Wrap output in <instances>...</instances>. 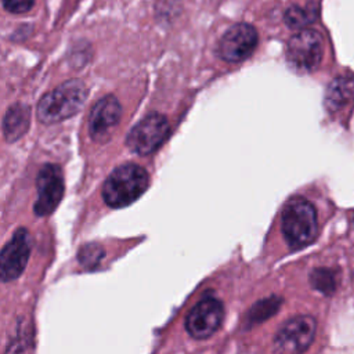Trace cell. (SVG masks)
Returning <instances> with one entry per match:
<instances>
[{"instance_id":"13","label":"cell","mask_w":354,"mask_h":354,"mask_svg":"<svg viewBox=\"0 0 354 354\" xmlns=\"http://www.w3.org/2000/svg\"><path fill=\"white\" fill-rule=\"evenodd\" d=\"M354 98V76L342 75L335 77L326 88L325 105L330 112H335L347 105Z\"/></svg>"},{"instance_id":"10","label":"cell","mask_w":354,"mask_h":354,"mask_svg":"<svg viewBox=\"0 0 354 354\" xmlns=\"http://www.w3.org/2000/svg\"><path fill=\"white\" fill-rule=\"evenodd\" d=\"M30 242L28 230L18 228L1 249L0 275L4 282L18 278L24 271L30 253Z\"/></svg>"},{"instance_id":"14","label":"cell","mask_w":354,"mask_h":354,"mask_svg":"<svg viewBox=\"0 0 354 354\" xmlns=\"http://www.w3.org/2000/svg\"><path fill=\"white\" fill-rule=\"evenodd\" d=\"M317 7L308 4L306 7L293 6L285 12V22L290 28H304L317 19Z\"/></svg>"},{"instance_id":"12","label":"cell","mask_w":354,"mask_h":354,"mask_svg":"<svg viewBox=\"0 0 354 354\" xmlns=\"http://www.w3.org/2000/svg\"><path fill=\"white\" fill-rule=\"evenodd\" d=\"M30 109L25 104H15L6 112L3 120V133L8 142H14L21 138L29 127Z\"/></svg>"},{"instance_id":"6","label":"cell","mask_w":354,"mask_h":354,"mask_svg":"<svg viewBox=\"0 0 354 354\" xmlns=\"http://www.w3.org/2000/svg\"><path fill=\"white\" fill-rule=\"evenodd\" d=\"M317 322L310 315H297L288 319L274 337V350L278 353H301L314 340Z\"/></svg>"},{"instance_id":"5","label":"cell","mask_w":354,"mask_h":354,"mask_svg":"<svg viewBox=\"0 0 354 354\" xmlns=\"http://www.w3.org/2000/svg\"><path fill=\"white\" fill-rule=\"evenodd\" d=\"M169 134V122L163 115L152 113L138 122L126 138L127 147L138 155L155 152Z\"/></svg>"},{"instance_id":"17","label":"cell","mask_w":354,"mask_h":354,"mask_svg":"<svg viewBox=\"0 0 354 354\" xmlns=\"http://www.w3.org/2000/svg\"><path fill=\"white\" fill-rule=\"evenodd\" d=\"M279 304H281L279 297H270V299H266V300L257 303L252 310V314H250L252 319H256L257 322H260L261 319L268 318L278 310Z\"/></svg>"},{"instance_id":"4","label":"cell","mask_w":354,"mask_h":354,"mask_svg":"<svg viewBox=\"0 0 354 354\" xmlns=\"http://www.w3.org/2000/svg\"><path fill=\"white\" fill-rule=\"evenodd\" d=\"M324 54L322 36L313 29L293 35L286 46V61L297 72L307 73L318 68Z\"/></svg>"},{"instance_id":"16","label":"cell","mask_w":354,"mask_h":354,"mask_svg":"<svg viewBox=\"0 0 354 354\" xmlns=\"http://www.w3.org/2000/svg\"><path fill=\"white\" fill-rule=\"evenodd\" d=\"M104 257V249L98 243H87L80 248L77 253V259L82 266L86 268L95 267Z\"/></svg>"},{"instance_id":"8","label":"cell","mask_w":354,"mask_h":354,"mask_svg":"<svg viewBox=\"0 0 354 354\" xmlns=\"http://www.w3.org/2000/svg\"><path fill=\"white\" fill-rule=\"evenodd\" d=\"M257 46V32L246 22L232 25L221 37L217 53L227 62H241L246 59Z\"/></svg>"},{"instance_id":"2","label":"cell","mask_w":354,"mask_h":354,"mask_svg":"<svg viewBox=\"0 0 354 354\" xmlns=\"http://www.w3.org/2000/svg\"><path fill=\"white\" fill-rule=\"evenodd\" d=\"M86 97L87 88L80 80H68L41 97L37 104L36 116L39 122L47 124L61 122L80 111Z\"/></svg>"},{"instance_id":"18","label":"cell","mask_w":354,"mask_h":354,"mask_svg":"<svg viewBox=\"0 0 354 354\" xmlns=\"http://www.w3.org/2000/svg\"><path fill=\"white\" fill-rule=\"evenodd\" d=\"M1 3L7 11L14 14H24L33 7L35 0H1Z\"/></svg>"},{"instance_id":"1","label":"cell","mask_w":354,"mask_h":354,"mask_svg":"<svg viewBox=\"0 0 354 354\" xmlns=\"http://www.w3.org/2000/svg\"><path fill=\"white\" fill-rule=\"evenodd\" d=\"M149 177L145 169L134 163L116 167L102 185V199L111 207H124L138 199L148 188Z\"/></svg>"},{"instance_id":"3","label":"cell","mask_w":354,"mask_h":354,"mask_svg":"<svg viewBox=\"0 0 354 354\" xmlns=\"http://www.w3.org/2000/svg\"><path fill=\"white\" fill-rule=\"evenodd\" d=\"M282 234L292 249L310 245L318 232L315 207L304 198H292L282 210Z\"/></svg>"},{"instance_id":"7","label":"cell","mask_w":354,"mask_h":354,"mask_svg":"<svg viewBox=\"0 0 354 354\" xmlns=\"http://www.w3.org/2000/svg\"><path fill=\"white\" fill-rule=\"evenodd\" d=\"M223 304L216 297H203L185 318V329L194 339L202 340L212 336L223 321Z\"/></svg>"},{"instance_id":"15","label":"cell","mask_w":354,"mask_h":354,"mask_svg":"<svg viewBox=\"0 0 354 354\" xmlns=\"http://www.w3.org/2000/svg\"><path fill=\"white\" fill-rule=\"evenodd\" d=\"M310 283L324 295H332L336 289V277L328 268H315L310 274Z\"/></svg>"},{"instance_id":"9","label":"cell","mask_w":354,"mask_h":354,"mask_svg":"<svg viewBox=\"0 0 354 354\" xmlns=\"http://www.w3.org/2000/svg\"><path fill=\"white\" fill-rule=\"evenodd\" d=\"M37 201L33 210L37 216H47L55 210L64 195V177L57 165H44L36 178Z\"/></svg>"},{"instance_id":"11","label":"cell","mask_w":354,"mask_h":354,"mask_svg":"<svg viewBox=\"0 0 354 354\" xmlns=\"http://www.w3.org/2000/svg\"><path fill=\"white\" fill-rule=\"evenodd\" d=\"M122 106L115 95H105L98 100L88 116V133L95 141H105L112 129L118 124Z\"/></svg>"}]
</instances>
